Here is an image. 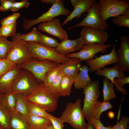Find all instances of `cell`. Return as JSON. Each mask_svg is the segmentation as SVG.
I'll return each mask as SVG.
<instances>
[{"label":"cell","instance_id":"6da1fadb","mask_svg":"<svg viewBox=\"0 0 129 129\" xmlns=\"http://www.w3.org/2000/svg\"><path fill=\"white\" fill-rule=\"evenodd\" d=\"M59 97L43 83L39 84L37 89L27 96V99L28 101L39 105L47 112H53L57 107Z\"/></svg>","mask_w":129,"mask_h":129},{"label":"cell","instance_id":"7a4b0ae2","mask_svg":"<svg viewBox=\"0 0 129 129\" xmlns=\"http://www.w3.org/2000/svg\"><path fill=\"white\" fill-rule=\"evenodd\" d=\"M60 118L63 123H67L75 129H87L88 124L86 122L81 106V100L77 99L74 103L69 102Z\"/></svg>","mask_w":129,"mask_h":129},{"label":"cell","instance_id":"3957f363","mask_svg":"<svg viewBox=\"0 0 129 129\" xmlns=\"http://www.w3.org/2000/svg\"><path fill=\"white\" fill-rule=\"evenodd\" d=\"M33 59L43 60H48L58 64L66 63L70 58L58 53L55 48L49 47L39 43L27 42Z\"/></svg>","mask_w":129,"mask_h":129},{"label":"cell","instance_id":"277c9868","mask_svg":"<svg viewBox=\"0 0 129 129\" xmlns=\"http://www.w3.org/2000/svg\"><path fill=\"white\" fill-rule=\"evenodd\" d=\"M12 39L14 43L7 54L8 60L19 65L33 59L26 42L19 38L17 33L12 37Z\"/></svg>","mask_w":129,"mask_h":129},{"label":"cell","instance_id":"5b68a950","mask_svg":"<svg viewBox=\"0 0 129 129\" xmlns=\"http://www.w3.org/2000/svg\"><path fill=\"white\" fill-rule=\"evenodd\" d=\"M83 89L85 97L82 110L85 118L88 122L91 118H95L93 109L100 95L99 82L97 80L92 81Z\"/></svg>","mask_w":129,"mask_h":129},{"label":"cell","instance_id":"8992f818","mask_svg":"<svg viewBox=\"0 0 129 129\" xmlns=\"http://www.w3.org/2000/svg\"><path fill=\"white\" fill-rule=\"evenodd\" d=\"M64 4V0H57L52 4V6L48 11L43 13L36 19L31 20L23 18V27L24 29L27 30L34 25L48 21L58 16H69L71 12L70 10L65 7Z\"/></svg>","mask_w":129,"mask_h":129},{"label":"cell","instance_id":"52a82bcc","mask_svg":"<svg viewBox=\"0 0 129 129\" xmlns=\"http://www.w3.org/2000/svg\"><path fill=\"white\" fill-rule=\"evenodd\" d=\"M39 84L31 73L22 69L13 83L11 92L14 94L22 93L28 96L37 89Z\"/></svg>","mask_w":129,"mask_h":129},{"label":"cell","instance_id":"ba28073f","mask_svg":"<svg viewBox=\"0 0 129 129\" xmlns=\"http://www.w3.org/2000/svg\"><path fill=\"white\" fill-rule=\"evenodd\" d=\"M98 2L99 13L104 21L111 17L123 14L129 9L128 1L99 0Z\"/></svg>","mask_w":129,"mask_h":129},{"label":"cell","instance_id":"9c48e42d","mask_svg":"<svg viewBox=\"0 0 129 129\" xmlns=\"http://www.w3.org/2000/svg\"><path fill=\"white\" fill-rule=\"evenodd\" d=\"M81 26L104 30L108 28V24L107 22L103 21L100 16L98 2L96 1L92 5L86 16L81 22L68 28V30Z\"/></svg>","mask_w":129,"mask_h":129},{"label":"cell","instance_id":"30bf717a","mask_svg":"<svg viewBox=\"0 0 129 129\" xmlns=\"http://www.w3.org/2000/svg\"><path fill=\"white\" fill-rule=\"evenodd\" d=\"M58 64L50 60H41L33 59L18 66L21 69H26L30 71L37 81L43 82L47 72Z\"/></svg>","mask_w":129,"mask_h":129},{"label":"cell","instance_id":"8fae6325","mask_svg":"<svg viewBox=\"0 0 129 129\" xmlns=\"http://www.w3.org/2000/svg\"><path fill=\"white\" fill-rule=\"evenodd\" d=\"M112 45L110 44H102L97 43L85 44L77 53L69 54L65 55L69 58H76L80 61H85L92 60L96 54L99 52L104 53L108 51V49Z\"/></svg>","mask_w":129,"mask_h":129},{"label":"cell","instance_id":"7c38bea8","mask_svg":"<svg viewBox=\"0 0 129 129\" xmlns=\"http://www.w3.org/2000/svg\"><path fill=\"white\" fill-rule=\"evenodd\" d=\"M116 44L115 43H114L109 54L99 57L95 56L94 59L86 61V64L89 66V72H95L102 69L106 65L118 63V60L116 55Z\"/></svg>","mask_w":129,"mask_h":129},{"label":"cell","instance_id":"4fadbf2b","mask_svg":"<svg viewBox=\"0 0 129 129\" xmlns=\"http://www.w3.org/2000/svg\"><path fill=\"white\" fill-rule=\"evenodd\" d=\"M81 36L84 38L85 44L97 43L105 44L109 35L104 30L96 29L83 27L80 32Z\"/></svg>","mask_w":129,"mask_h":129},{"label":"cell","instance_id":"5bb4252c","mask_svg":"<svg viewBox=\"0 0 129 129\" xmlns=\"http://www.w3.org/2000/svg\"><path fill=\"white\" fill-rule=\"evenodd\" d=\"M38 28L40 31L56 37L61 40L68 39L67 31L63 28L59 20L54 18L48 21L40 23Z\"/></svg>","mask_w":129,"mask_h":129},{"label":"cell","instance_id":"9a60e30c","mask_svg":"<svg viewBox=\"0 0 129 129\" xmlns=\"http://www.w3.org/2000/svg\"><path fill=\"white\" fill-rule=\"evenodd\" d=\"M120 47L116 52L118 60V65L123 72L129 71V37L122 36L120 38Z\"/></svg>","mask_w":129,"mask_h":129},{"label":"cell","instance_id":"2e32d148","mask_svg":"<svg viewBox=\"0 0 129 129\" xmlns=\"http://www.w3.org/2000/svg\"><path fill=\"white\" fill-rule=\"evenodd\" d=\"M85 44L84 38L81 36L75 39H68L61 40L55 48L58 53L63 55H65L69 53L80 50Z\"/></svg>","mask_w":129,"mask_h":129},{"label":"cell","instance_id":"e0dca14e","mask_svg":"<svg viewBox=\"0 0 129 129\" xmlns=\"http://www.w3.org/2000/svg\"><path fill=\"white\" fill-rule=\"evenodd\" d=\"M21 69L17 65L0 77V91L2 94L11 91L13 83Z\"/></svg>","mask_w":129,"mask_h":129},{"label":"cell","instance_id":"ac0fdd59","mask_svg":"<svg viewBox=\"0 0 129 129\" xmlns=\"http://www.w3.org/2000/svg\"><path fill=\"white\" fill-rule=\"evenodd\" d=\"M97 1L96 0H80L74 10L64 21L62 26L66 24L69 21H71L74 18H79L82 14L88 13L92 5Z\"/></svg>","mask_w":129,"mask_h":129},{"label":"cell","instance_id":"d6986e66","mask_svg":"<svg viewBox=\"0 0 129 129\" xmlns=\"http://www.w3.org/2000/svg\"><path fill=\"white\" fill-rule=\"evenodd\" d=\"M95 74L97 75L104 76L110 80L114 84L115 78L120 79L125 76L124 72L119 69L117 64L111 68L104 67L102 69L96 71Z\"/></svg>","mask_w":129,"mask_h":129},{"label":"cell","instance_id":"ffe728a7","mask_svg":"<svg viewBox=\"0 0 129 129\" xmlns=\"http://www.w3.org/2000/svg\"><path fill=\"white\" fill-rule=\"evenodd\" d=\"M88 68L83 65L75 77L74 84L76 89H83L91 83L92 80L88 75Z\"/></svg>","mask_w":129,"mask_h":129},{"label":"cell","instance_id":"44dd1931","mask_svg":"<svg viewBox=\"0 0 129 129\" xmlns=\"http://www.w3.org/2000/svg\"><path fill=\"white\" fill-rule=\"evenodd\" d=\"M82 65L81 61L78 59L71 58L60 72L64 75L75 78Z\"/></svg>","mask_w":129,"mask_h":129},{"label":"cell","instance_id":"7402d4cb","mask_svg":"<svg viewBox=\"0 0 129 129\" xmlns=\"http://www.w3.org/2000/svg\"><path fill=\"white\" fill-rule=\"evenodd\" d=\"M11 113V124L12 129H30L27 117L16 112Z\"/></svg>","mask_w":129,"mask_h":129},{"label":"cell","instance_id":"603a6c76","mask_svg":"<svg viewBox=\"0 0 129 129\" xmlns=\"http://www.w3.org/2000/svg\"><path fill=\"white\" fill-rule=\"evenodd\" d=\"M30 129H46L51 124L48 118L32 115L30 114L27 117Z\"/></svg>","mask_w":129,"mask_h":129},{"label":"cell","instance_id":"cb8c5ba5","mask_svg":"<svg viewBox=\"0 0 129 129\" xmlns=\"http://www.w3.org/2000/svg\"><path fill=\"white\" fill-rule=\"evenodd\" d=\"M15 95L16 111L23 116L27 117L29 114L27 96L22 93H16Z\"/></svg>","mask_w":129,"mask_h":129},{"label":"cell","instance_id":"d4e9b609","mask_svg":"<svg viewBox=\"0 0 129 129\" xmlns=\"http://www.w3.org/2000/svg\"><path fill=\"white\" fill-rule=\"evenodd\" d=\"M74 77L64 75L60 81L59 93V96H69L74 84Z\"/></svg>","mask_w":129,"mask_h":129},{"label":"cell","instance_id":"484cf974","mask_svg":"<svg viewBox=\"0 0 129 129\" xmlns=\"http://www.w3.org/2000/svg\"><path fill=\"white\" fill-rule=\"evenodd\" d=\"M67 62L63 64H58L49 70L44 77L43 84L48 86L60 72L61 69L66 65Z\"/></svg>","mask_w":129,"mask_h":129},{"label":"cell","instance_id":"4316f807","mask_svg":"<svg viewBox=\"0 0 129 129\" xmlns=\"http://www.w3.org/2000/svg\"><path fill=\"white\" fill-rule=\"evenodd\" d=\"M16 102L15 94L11 91L3 94L1 105L11 113L16 112Z\"/></svg>","mask_w":129,"mask_h":129},{"label":"cell","instance_id":"83f0119b","mask_svg":"<svg viewBox=\"0 0 129 129\" xmlns=\"http://www.w3.org/2000/svg\"><path fill=\"white\" fill-rule=\"evenodd\" d=\"M103 101H109L115 98L116 95L114 89V84L106 78L102 80Z\"/></svg>","mask_w":129,"mask_h":129},{"label":"cell","instance_id":"f1b7e54d","mask_svg":"<svg viewBox=\"0 0 129 129\" xmlns=\"http://www.w3.org/2000/svg\"><path fill=\"white\" fill-rule=\"evenodd\" d=\"M113 108L112 104L109 101L101 102L97 100L95 105L93 112L95 118L100 120L101 114L103 112Z\"/></svg>","mask_w":129,"mask_h":129},{"label":"cell","instance_id":"f546056e","mask_svg":"<svg viewBox=\"0 0 129 129\" xmlns=\"http://www.w3.org/2000/svg\"><path fill=\"white\" fill-rule=\"evenodd\" d=\"M40 33L36 28L34 27L31 32L26 34H21L20 33L17 34L19 38L26 42L39 43L40 41Z\"/></svg>","mask_w":129,"mask_h":129},{"label":"cell","instance_id":"4dcf8cb0","mask_svg":"<svg viewBox=\"0 0 129 129\" xmlns=\"http://www.w3.org/2000/svg\"><path fill=\"white\" fill-rule=\"evenodd\" d=\"M11 119V112L0 104V126L4 129H12Z\"/></svg>","mask_w":129,"mask_h":129},{"label":"cell","instance_id":"1f68e13d","mask_svg":"<svg viewBox=\"0 0 129 129\" xmlns=\"http://www.w3.org/2000/svg\"><path fill=\"white\" fill-rule=\"evenodd\" d=\"M29 114L48 118L50 113L39 105L28 101Z\"/></svg>","mask_w":129,"mask_h":129},{"label":"cell","instance_id":"d6a6232c","mask_svg":"<svg viewBox=\"0 0 129 129\" xmlns=\"http://www.w3.org/2000/svg\"><path fill=\"white\" fill-rule=\"evenodd\" d=\"M14 43L13 40L10 41L7 38L0 36V59L6 58L8 53Z\"/></svg>","mask_w":129,"mask_h":129},{"label":"cell","instance_id":"836d02e7","mask_svg":"<svg viewBox=\"0 0 129 129\" xmlns=\"http://www.w3.org/2000/svg\"><path fill=\"white\" fill-rule=\"evenodd\" d=\"M112 20L114 24L118 27H124L129 28V9L124 14L113 17Z\"/></svg>","mask_w":129,"mask_h":129},{"label":"cell","instance_id":"e575fe53","mask_svg":"<svg viewBox=\"0 0 129 129\" xmlns=\"http://www.w3.org/2000/svg\"><path fill=\"white\" fill-rule=\"evenodd\" d=\"M17 24L16 22L14 23L0 27V36L7 38L13 36L16 34V31Z\"/></svg>","mask_w":129,"mask_h":129},{"label":"cell","instance_id":"d590c367","mask_svg":"<svg viewBox=\"0 0 129 129\" xmlns=\"http://www.w3.org/2000/svg\"><path fill=\"white\" fill-rule=\"evenodd\" d=\"M40 38V41L38 43L50 48H55L59 43L56 39L41 33Z\"/></svg>","mask_w":129,"mask_h":129},{"label":"cell","instance_id":"8d00e7d4","mask_svg":"<svg viewBox=\"0 0 129 129\" xmlns=\"http://www.w3.org/2000/svg\"><path fill=\"white\" fill-rule=\"evenodd\" d=\"M114 84L116 88V89L121 92L124 96H126L127 93L128 91L123 88L124 84L129 83V76H124L123 78L120 79L116 78L114 80Z\"/></svg>","mask_w":129,"mask_h":129},{"label":"cell","instance_id":"74e56055","mask_svg":"<svg viewBox=\"0 0 129 129\" xmlns=\"http://www.w3.org/2000/svg\"><path fill=\"white\" fill-rule=\"evenodd\" d=\"M6 58L0 59V77L5 73L17 66Z\"/></svg>","mask_w":129,"mask_h":129},{"label":"cell","instance_id":"f35d334b","mask_svg":"<svg viewBox=\"0 0 129 129\" xmlns=\"http://www.w3.org/2000/svg\"><path fill=\"white\" fill-rule=\"evenodd\" d=\"M64 75L63 74L60 72L50 85L48 86L53 92L59 96L60 81Z\"/></svg>","mask_w":129,"mask_h":129},{"label":"cell","instance_id":"ab89813d","mask_svg":"<svg viewBox=\"0 0 129 129\" xmlns=\"http://www.w3.org/2000/svg\"><path fill=\"white\" fill-rule=\"evenodd\" d=\"M20 16L19 13L15 12L3 19L0 22L1 26H6L14 23L16 22L17 19Z\"/></svg>","mask_w":129,"mask_h":129},{"label":"cell","instance_id":"60d3db41","mask_svg":"<svg viewBox=\"0 0 129 129\" xmlns=\"http://www.w3.org/2000/svg\"><path fill=\"white\" fill-rule=\"evenodd\" d=\"M129 123V118L125 116H122L120 121L112 126L111 129H128Z\"/></svg>","mask_w":129,"mask_h":129},{"label":"cell","instance_id":"b9f144b4","mask_svg":"<svg viewBox=\"0 0 129 129\" xmlns=\"http://www.w3.org/2000/svg\"><path fill=\"white\" fill-rule=\"evenodd\" d=\"M48 119L55 129H63L64 127V123L60 117H56L50 114Z\"/></svg>","mask_w":129,"mask_h":129},{"label":"cell","instance_id":"7bdbcfd3","mask_svg":"<svg viewBox=\"0 0 129 129\" xmlns=\"http://www.w3.org/2000/svg\"><path fill=\"white\" fill-rule=\"evenodd\" d=\"M30 5V3L27 0H22L20 2H15L13 4L10 10L15 12L23 7L28 8Z\"/></svg>","mask_w":129,"mask_h":129},{"label":"cell","instance_id":"ee69618b","mask_svg":"<svg viewBox=\"0 0 129 129\" xmlns=\"http://www.w3.org/2000/svg\"><path fill=\"white\" fill-rule=\"evenodd\" d=\"M88 122L92 125L94 129H111L112 127L111 125L105 127L103 125L100 120L95 118H91Z\"/></svg>","mask_w":129,"mask_h":129},{"label":"cell","instance_id":"f6af8a7d","mask_svg":"<svg viewBox=\"0 0 129 129\" xmlns=\"http://www.w3.org/2000/svg\"><path fill=\"white\" fill-rule=\"evenodd\" d=\"M15 2L14 0H0V11L4 12L10 10L13 4Z\"/></svg>","mask_w":129,"mask_h":129},{"label":"cell","instance_id":"bcb514c9","mask_svg":"<svg viewBox=\"0 0 129 129\" xmlns=\"http://www.w3.org/2000/svg\"><path fill=\"white\" fill-rule=\"evenodd\" d=\"M124 97H123L122 99V100L121 101V103L120 105L119 108V109L118 110V115H117V123H118V120L120 118L122 104L123 101L124 99Z\"/></svg>","mask_w":129,"mask_h":129},{"label":"cell","instance_id":"7dc6e473","mask_svg":"<svg viewBox=\"0 0 129 129\" xmlns=\"http://www.w3.org/2000/svg\"><path fill=\"white\" fill-rule=\"evenodd\" d=\"M57 0H41L40 1L41 2L46 3L47 4H53Z\"/></svg>","mask_w":129,"mask_h":129},{"label":"cell","instance_id":"c3c4849f","mask_svg":"<svg viewBox=\"0 0 129 129\" xmlns=\"http://www.w3.org/2000/svg\"><path fill=\"white\" fill-rule=\"evenodd\" d=\"M70 1L72 5L74 7L79 3L80 0H71Z\"/></svg>","mask_w":129,"mask_h":129},{"label":"cell","instance_id":"681fc988","mask_svg":"<svg viewBox=\"0 0 129 129\" xmlns=\"http://www.w3.org/2000/svg\"><path fill=\"white\" fill-rule=\"evenodd\" d=\"M108 115L110 118L113 119L114 117L115 114L113 112L110 111L108 113Z\"/></svg>","mask_w":129,"mask_h":129},{"label":"cell","instance_id":"f907efd6","mask_svg":"<svg viewBox=\"0 0 129 129\" xmlns=\"http://www.w3.org/2000/svg\"><path fill=\"white\" fill-rule=\"evenodd\" d=\"M88 127L87 129H94L91 123H88Z\"/></svg>","mask_w":129,"mask_h":129},{"label":"cell","instance_id":"816d5d0a","mask_svg":"<svg viewBox=\"0 0 129 129\" xmlns=\"http://www.w3.org/2000/svg\"><path fill=\"white\" fill-rule=\"evenodd\" d=\"M3 94L0 91V104H1L3 97Z\"/></svg>","mask_w":129,"mask_h":129},{"label":"cell","instance_id":"f5cc1de1","mask_svg":"<svg viewBox=\"0 0 129 129\" xmlns=\"http://www.w3.org/2000/svg\"><path fill=\"white\" fill-rule=\"evenodd\" d=\"M46 129H55L51 124Z\"/></svg>","mask_w":129,"mask_h":129},{"label":"cell","instance_id":"db71d44e","mask_svg":"<svg viewBox=\"0 0 129 129\" xmlns=\"http://www.w3.org/2000/svg\"><path fill=\"white\" fill-rule=\"evenodd\" d=\"M0 129H4L2 128V127H1V126H0Z\"/></svg>","mask_w":129,"mask_h":129}]
</instances>
